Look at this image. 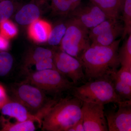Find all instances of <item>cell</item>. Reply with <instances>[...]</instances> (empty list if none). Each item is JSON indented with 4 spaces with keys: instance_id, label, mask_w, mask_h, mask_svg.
Segmentation results:
<instances>
[{
    "instance_id": "6da1fadb",
    "label": "cell",
    "mask_w": 131,
    "mask_h": 131,
    "mask_svg": "<svg viewBox=\"0 0 131 131\" xmlns=\"http://www.w3.org/2000/svg\"><path fill=\"white\" fill-rule=\"evenodd\" d=\"M121 39L107 46L91 44L82 54L80 60L86 78L90 80L110 75L117 70L120 62L119 47Z\"/></svg>"
},
{
    "instance_id": "7a4b0ae2",
    "label": "cell",
    "mask_w": 131,
    "mask_h": 131,
    "mask_svg": "<svg viewBox=\"0 0 131 131\" xmlns=\"http://www.w3.org/2000/svg\"><path fill=\"white\" fill-rule=\"evenodd\" d=\"M82 104L73 96L58 100L42 118V130L68 131L81 119Z\"/></svg>"
},
{
    "instance_id": "3957f363",
    "label": "cell",
    "mask_w": 131,
    "mask_h": 131,
    "mask_svg": "<svg viewBox=\"0 0 131 131\" xmlns=\"http://www.w3.org/2000/svg\"><path fill=\"white\" fill-rule=\"evenodd\" d=\"M90 80L80 86L72 89L73 96L82 102L105 105L110 103H122L123 101L115 90L110 75Z\"/></svg>"
},
{
    "instance_id": "277c9868",
    "label": "cell",
    "mask_w": 131,
    "mask_h": 131,
    "mask_svg": "<svg viewBox=\"0 0 131 131\" xmlns=\"http://www.w3.org/2000/svg\"><path fill=\"white\" fill-rule=\"evenodd\" d=\"M11 93L13 100L20 103L31 113L42 119L58 100L49 99L42 90L25 82L13 84Z\"/></svg>"
},
{
    "instance_id": "5b68a950",
    "label": "cell",
    "mask_w": 131,
    "mask_h": 131,
    "mask_svg": "<svg viewBox=\"0 0 131 131\" xmlns=\"http://www.w3.org/2000/svg\"><path fill=\"white\" fill-rule=\"evenodd\" d=\"M25 82L42 90L45 93L59 95L71 90L75 85L58 71L53 69L27 72Z\"/></svg>"
},
{
    "instance_id": "8992f818",
    "label": "cell",
    "mask_w": 131,
    "mask_h": 131,
    "mask_svg": "<svg viewBox=\"0 0 131 131\" xmlns=\"http://www.w3.org/2000/svg\"><path fill=\"white\" fill-rule=\"evenodd\" d=\"M60 43V49L80 60L84 51L90 45L89 30L76 20L71 19Z\"/></svg>"
},
{
    "instance_id": "52a82bcc",
    "label": "cell",
    "mask_w": 131,
    "mask_h": 131,
    "mask_svg": "<svg viewBox=\"0 0 131 131\" xmlns=\"http://www.w3.org/2000/svg\"><path fill=\"white\" fill-rule=\"evenodd\" d=\"M54 63L57 70L76 85L86 79L81 61L60 49L54 50Z\"/></svg>"
},
{
    "instance_id": "ba28073f",
    "label": "cell",
    "mask_w": 131,
    "mask_h": 131,
    "mask_svg": "<svg viewBox=\"0 0 131 131\" xmlns=\"http://www.w3.org/2000/svg\"><path fill=\"white\" fill-rule=\"evenodd\" d=\"M104 105L82 102L81 118L84 131H108Z\"/></svg>"
},
{
    "instance_id": "9c48e42d",
    "label": "cell",
    "mask_w": 131,
    "mask_h": 131,
    "mask_svg": "<svg viewBox=\"0 0 131 131\" xmlns=\"http://www.w3.org/2000/svg\"><path fill=\"white\" fill-rule=\"evenodd\" d=\"M118 105L117 111L105 113L108 131H131V100L124 101Z\"/></svg>"
},
{
    "instance_id": "30bf717a",
    "label": "cell",
    "mask_w": 131,
    "mask_h": 131,
    "mask_svg": "<svg viewBox=\"0 0 131 131\" xmlns=\"http://www.w3.org/2000/svg\"><path fill=\"white\" fill-rule=\"evenodd\" d=\"M75 20L89 30L108 18L98 6L91 2L86 6H80L70 14Z\"/></svg>"
},
{
    "instance_id": "8fae6325",
    "label": "cell",
    "mask_w": 131,
    "mask_h": 131,
    "mask_svg": "<svg viewBox=\"0 0 131 131\" xmlns=\"http://www.w3.org/2000/svg\"><path fill=\"white\" fill-rule=\"evenodd\" d=\"M110 76L115 92L122 100H131V68L121 66Z\"/></svg>"
},
{
    "instance_id": "7c38bea8",
    "label": "cell",
    "mask_w": 131,
    "mask_h": 131,
    "mask_svg": "<svg viewBox=\"0 0 131 131\" xmlns=\"http://www.w3.org/2000/svg\"><path fill=\"white\" fill-rule=\"evenodd\" d=\"M1 110L3 115L14 118L18 122L32 120L37 122L40 127L42 125V119L40 117L31 113L25 107L15 101L9 100Z\"/></svg>"
},
{
    "instance_id": "4fadbf2b",
    "label": "cell",
    "mask_w": 131,
    "mask_h": 131,
    "mask_svg": "<svg viewBox=\"0 0 131 131\" xmlns=\"http://www.w3.org/2000/svg\"><path fill=\"white\" fill-rule=\"evenodd\" d=\"M52 27L49 22L38 19L30 24L28 28L29 37L34 42L38 43L47 42Z\"/></svg>"
},
{
    "instance_id": "5bb4252c",
    "label": "cell",
    "mask_w": 131,
    "mask_h": 131,
    "mask_svg": "<svg viewBox=\"0 0 131 131\" xmlns=\"http://www.w3.org/2000/svg\"><path fill=\"white\" fill-rule=\"evenodd\" d=\"M40 10L34 3H28L23 6L17 12L15 20L18 24L22 25H30L39 18Z\"/></svg>"
},
{
    "instance_id": "9a60e30c",
    "label": "cell",
    "mask_w": 131,
    "mask_h": 131,
    "mask_svg": "<svg viewBox=\"0 0 131 131\" xmlns=\"http://www.w3.org/2000/svg\"><path fill=\"white\" fill-rule=\"evenodd\" d=\"M100 7L108 18L119 19L124 0H89Z\"/></svg>"
},
{
    "instance_id": "2e32d148",
    "label": "cell",
    "mask_w": 131,
    "mask_h": 131,
    "mask_svg": "<svg viewBox=\"0 0 131 131\" xmlns=\"http://www.w3.org/2000/svg\"><path fill=\"white\" fill-rule=\"evenodd\" d=\"M124 26L118 22L112 28L91 40V44L107 46L112 43L119 36L122 35Z\"/></svg>"
},
{
    "instance_id": "e0dca14e",
    "label": "cell",
    "mask_w": 131,
    "mask_h": 131,
    "mask_svg": "<svg viewBox=\"0 0 131 131\" xmlns=\"http://www.w3.org/2000/svg\"><path fill=\"white\" fill-rule=\"evenodd\" d=\"M54 50L39 47L30 51L27 54L24 61V69L26 70L30 66L35 65L42 60L53 58Z\"/></svg>"
},
{
    "instance_id": "ac0fdd59",
    "label": "cell",
    "mask_w": 131,
    "mask_h": 131,
    "mask_svg": "<svg viewBox=\"0 0 131 131\" xmlns=\"http://www.w3.org/2000/svg\"><path fill=\"white\" fill-rule=\"evenodd\" d=\"M1 130L3 131H34L36 130L34 121L27 120L12 123L2 117L0 119Z\"/></svg>"
},
{
    "instance_id": "d6986e66",
    "label": "cell",
    "mask_w": 131,
    "mask_h": 131,
    "mask_svg": "<svg viewBox=\"0 0 131 131\" xmlns=\"http://www.w3.org/2000/svg\"><path fill=\"white\" fill-rule=\"evenodd\" d=\"M118 19L107 18L96 26L89 30V37L90 40L101 35L112 28L118 22Z\"/></svg>"
},
{
    "instance_id": "ffe728a7",
    "label": "cell",
    "mask_w": 131,
    "mask_h": 131,
    "mask_svg": "<svg viewBox=\"0 0 131 131\" xmlns=\"http://www.w3.org/2000/svg\"><path fill=\"white\" fill-rule=\"evenodd\" d=\"M118 58L121 66L131 68V34L119 51Z\"/></svg>"
},
{
    "instance_id": "44dd1931",
    "label": "cell",
    "mask_w": 131,
    "mask_h": 131,
    "mask_svg": "<svg viewBox=\"0 0 131 131\" xmlns=\"http://www.w3.org/2000/svg\"><path fill=\"white\" fill-rule=\"evenodd\" d=\"M67 29V25L63 23L57 24L52 28L47 42L49 45L56 46L61 43Z\"/></svg>"
},
{
    "instance_id": "7402d4cb",
    "label": "cell",
    "mask_w": 131,
    "mask_h": 131,
    "mask_svg": "<svg viewBox=\"0 0 131 131\" xmlns=\"http://www.w3.org/2000/svg\"><path fill=\"white\" fill-rule=\"evenodd\" d=\"M121 12L124 22L123 38L131 34V0H124Z\"/></svg>"
},
{
    "instance_id": "603a6c76",
    "label": "cell",
    "mask_w": 131,
    "mask_h": 131,
    "mask_svg": "<svg viewBox=\"0 0 131 131\" xmlns=\"http://www.w3.org/2000/svg\"><path fill=\"white\" fill-rule=\"evenodd\" d=\"M14 63L13 56L6 51H0V77L8 74L12 70Z\"/></svg>"
},
{
    "instance_id": "cb8c5ba5",
    "label": "cell",
    "mask_w": 131,
    "mask_h": 131,
    "mask_svg": "<svg viewBox=\"0 0 131 131\" xmlns=\"http://www.w3.org/2000/svg\"><path fill=\"white\" fill-rule=\"evenodd\" d=\"M18 33V29L12 21L8 19L0 23V34L6 39L13 38Z\"/></svg>"
},
{
    "instance_id": "d4e9b609",
    "label": "cell",
    "mask_w": 131,
    "mask_h": 131,
    "mask_svg": "<svg viewBox=\"0 0 131 131\" xmlns=\"http://www.w3.org/2000/svg\"><path fill=\"white\" fill-rule=\"evenodd\" d=\"M51 7L56 13L69 14L73 11L71 5L67 0H51Z\"/></svg>"
},
{
    "instance_id": "484cf974",
    "label": "cell",
    "mask_w": 131,
    "mask_h": 131,
    "mask_svg": "<svg viewBox=\"0 0 131 131\" xmlns=\"http://www.w3.org/2000/svg\"><path fill=\"white\" fill-rule=\"evenodd\" d=\"M14 9V3L11 0H3L0 2V23L11 17Z\"/></svg>"
},
{
    "instance_id": "4316f807",
    "label": "cell",
    "mask_w": 131,
    "mask_h": 131,
    "mask_svg": "<svg viewBox=\"0 0 131 131\" xmlns=\"http://www.w3.org/2000/svg\"><path fill=\"white\" fill-rule=\"evenodd\" d=\"M36 71L53 69H56L54 63V58L46 59L42 60L35 64Z\"/></svg>"
},
{
    "instance_id": "83f0119b",
    "label": "cell",
    "mask_w": 131,
    "mask_h": 131,
    "mask_svg": "<svg viewBox=\"0 0 131 131\" xmlns=\"http://www.w3.org/2000/svg\"><path fill=\"white\" fill-rule=\"evenodd\" d=\"M10 100L7 94L6 89L0 84V110L5 103Z\"/></svg>"
},
{
    "instance_id": "f1b7e54d",
    "label": "cell",
    "mask_w": 131,
    "mask_h": 131,
    "mask_svg": "<svg viewBox=\"0 0 131 131\" xmlns=\"http://www.w3.org/2000/svg\"><path fill=\"white\" fill-rule=\"evenodd\" d=\"M68 131H84L83 121L81 118V119L73 126L70 127Z\"/></svg>"
},
{
    "instance_id": "f546056e",
    "label": "cell",
    "mask_w": 131,
    "mask_h": 131,
    "mask_svg": "<svg viewBox=\"0 0 131 131\" xmlns=\"http://www.w3.org/2000/svg\"><path fill=\"white\" fill-rule=\"evenodd\" d=\"M9 47L8 39L0 34V51H6Z\"/></svg>"
},
{
    "instance_id": "4dcf8cb0",
    "label": "cell",
    "mask_w": 131,
    "mask_h": 131,
    "mask_svg": "<svg viewBox=\"0 0 131 131\" xmlns=\"http://www.w3.org/2000/svg\"><path fill=\"white\" fill-rule=\"evenodd\" d=\"M71 5L73 10L79 6L81 4V0H67Z\"/></svg>"
},
{
    "instance_id": "1f68e13d",
    "label": "cell",
    "mask_w": 131,
    "mask_h": 131,
    "mask_svg": "<svg viewBox=\"0 0 131 131\" xmlns=\"http://www.w3.org/2000/svg\"><path fill=\"white\" fill-rule=\"evenodd\" d=\"M2 1V0H0V1Z\"/></svg>"
}]
</instances>
